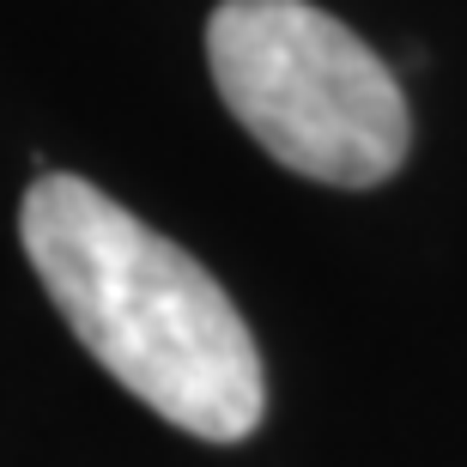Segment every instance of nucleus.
Instances as JSON below:
<instances>
[{"label":"nucleus","instance_id":"obj_2","mask_svg":"<svg viewBox=\"0 0 467 467\" xmlns=\"http://www.w3.org/2000/svg\"><path fill=\"white\" fill-rule=\"evenodd\" d=\"M207 61L225 109L274 164L334 189H377L400 171L413 140L400 79L334 13L310 0H219Z\"/></svg>","mask_w":467,"mask_h":467},{"label":"nucleus","instance_id":"obj_1","mask_svg":"<svg viewBox=\"0 0 467 467\" xmlns=\"http://www.w3.org/2000/svg\"><path fill=\"white\" fill-rule=\"evenodd\" d=\"M18 243L79 347L134 400L201 443H243L267 413L255 334L225 285L73 171H43Z\"/></svg>","mask_w":467,"mask_h":467}]
</instances>
